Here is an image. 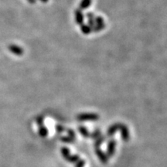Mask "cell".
I'll list each match as a JSON object with an SVG mask.
<instances>
[{"instance_id": "cell-1", "label": "cell", "mask_w": 167, "mask_h": 167, "mask_svg": "<svg viewBox=\"0 0 167 167\" xmlns=\"http://www.w3.org/2000/svg\"><path fill=\"white\" fill-rule=\"evenodd\" d=\"M9 50L10 52H12L13 54H16V55H21V54H23V50L22 48L20 47H18V46H16V45L9 46Z\"/></svg>"}, {"instance_id": "cell-2", "label": "cell", "mask_w": 167, "mask_h": 167, "mask_svg": "<svg viewBox=\"0 0 167 167\" xmlns=\"http://www.w3.org/2000/svg\"><path fill=\"white\" fill-rule=\"evenodd\" d=\"M91 3V0H84L82 2V6L84 8H86L89 6V4Z\"/></svg>"}, {"instance_id": "cell-3", "label": "cell", "mask_w": 167, "mask_h": 167, "mask_svg": "<svg viewBox=\"0 0 167 167\" xmlns=\"http://www.w3.org/2000/svg\"><path fill=\"white\" fill-rule=\"evenodd\" d=\"M42 1H47V0H42Z\"/></svg>"}]
</instances>
